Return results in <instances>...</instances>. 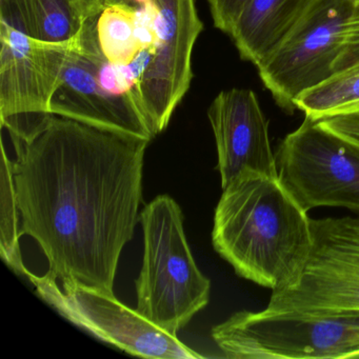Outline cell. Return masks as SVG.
<instances>
[{
  "label": "cell",
  "instance_id": "cell-1",
  "mask_svg": "<svg viewBox=\"0 0 359 359\" xmlns=\"http://www.w3.org/2000/svg\"><path fill=\"white\" fill-rule=\"evenodd\" d=\"M22 234L60 283L113 293L121 252L140 222L150 142L51 115L12 140Z\"/></svg>",
  "mask_w": 359,
  "mask_h": 359
},
{
  "label": "cell",
  "instance_id": "cell-2",
  "mask_svg": "<svg viewBox=\"0 0 359 359\" xmlns=\"http://www.w3.org/2000/svg\"><path fill=\"white\" fill-rule=\"evenodd\" d=\"M212 243L238 276L283 291L295 287L306 270L312 218L278 177L245 171L222 189Z\"/></svg>",
  "mask_w": 359,
  "mask_h": 359
},
{
  "label": "cell",
  "instance_id": "cell-3",
  "mask_svg": "<svg viewBox=\"0 0 359 359\" xmlns=\"http://www.w3.org/2000/svg\"><path fill=\"white\" fill-rule=\"evenodd\" d=\"M144 231L136 310L171 335L207 306L211 281L199 271L184 229V214L169 195H159L140 215Z\"/></svg>",
  "mask_w": 359,
  "mask_h": 359
},
{
  "label": "cell",
  "instance_id": "cell-4",
  "mask_svg": "<svg viewBox=\"0 0 359 359\" xmlns=\"http://www.w3.org/2000/svg\"><path fill=\"white\" fill-rule=\"evenodd\" d=\"M211 335L226 358H359V311H239Z\"/></svg>",
  "mask_w": 359,
  "mask_h": 359
},
{
  "label": "cell",
  "instance_id": "cell-5",
  "mask_svg": "<svg viewBox=\"0 0 359 359\" xmlns=\"http://www.w3.org/2000/svg\"><path fill=\"white\" fill-rule=\"evenodd\" d=\"M72 46L37 41L18 1L0 0V121L12 140L30 137L51 116L50 100Z\"/></svg>",
  "mask_w": 359,
  "mask_h": 359
},
{
  "label": "cell",
  "instance_id": "cell-6",
  "mask_svg": "<svg viewBox=\"0 0 359 359\" xmlns=\"http://www.w3.org/2000/svg\"><path fill=\"white\" fill-rule=\"evenodd\" d=\"M154 46L125 66L134 102L153 135L167 129L193 79L192 54L203 30L195 0H154Z\"/></svg>",
  "mask_w": 359,
  "mask_h": 359
},
{
  "label": "cell",
  "instance_id": "cell-7",
  "mask_svg": "<svg viewBox=\"0 0 359 359\" xmlns=\"http://www.w3.org/2000/svg\"><path fill=\"white\" fill-rule=\"evenodd\" d=\"M275 155L279 180L306 211L344 208L359 215V153L341 136L306 116Z\"/></svg>",
  "mask_w": 359,
  "mask_h": 359
},
{
  "label": "cell",
  "instance_id": "cell-8",
  "mask_svg": "<svg viewBox=\"0 0 359 359\" xmlns=\"http://www.w3.org/2000/svg\"><path fill=\"white\" fill-rule=\"evenodd\" d=\"M354 0H315L274 53L257 67L276 104L293 113L296 100L335 75Z\"/></svg>",
  "mask_w": 359,
  "mask_h": 359
},
{
  "label": "cell",
  "instance_id": "cell-9",
  "mask_svg": "<svg viewBox=\"0 0 359 359\" xmlns=\"http://www.w3.org/2000/svg\"><path fill=\"white\" fill-rule=\"evenodd\" d=\"M28 278L37 295L62 317L98 339L128 354L142 358L197 359L198 353L142 316L106 294L73 283H60L50 273Z\"/></svg>",
  "mask_w": 359,
  "mask_h": 359
},
{
  "label": "cell",
  "instance_id": "cell-10",
  "mask_svg": "<svg viewBox=\"0 0 359 359\" xmlns=\"http://www.w3.org/2000/svg\"><path fill=\"white\" fill-rule=\"evenodd\" d=\"M313 247L299 283L272 292L266 311H359V216L312 219Z\"/></svg>",
  "mask_w": 359,
  "mask_h": 359
},
{
  "label": "cell",
  "instance_id": "cell-11",
  "mask_svg": "<svg viewBox=\"0 0 359 359\" xmlns=\"http://www.w3.org/2000/svg\"><path fill=\"white\" fill-rule=\"evenodd\" d=\"M97 18L86 20L69 52L50 100V114L151 142L154 135L134 100L113 95L98 81V60L102 52L96 32Z\"/></svg>",
  "mask_w": 359,
  "mask_h": 359
},
{
  "label": "cell",
  "instance_id": "cell-12",
  "mask_svg": "<svg viewBox=\"0 0 359 359\" xmlns=\"http://www.w3.org/2000/svg\"><path fill=\"white\" fill-rule=\"evenodd\" d=\"M208 117L215 137L222 189L245 171L278 177L269 121L252 90L234 88L220 92Z\"/></svg>",
  "mask_w": 359,
  "mask_h": 359
},
{
  "label": "cell",
  "instance_id": "cell-13",
  "mask_svg": "<svg viewBox=\"0 0 359 359\" xmlns=\"http://www.w3.org/2000/svg\"><path fill=\"white\" fill-rule=\"evenodd\" d=\"M314 3L315 0H250L229 36L243 60L260 66Z\"/></svg>",
  "mask_w": 359,
  "mask_h": 359
},
{
  "label": "cell",
  "instance_id": "cell-14",
  "mask_svg": "<svg viewBox=\"0 0 359 359\" xmlns=\"http://www.w3.org/2000/svg\"><path fill=\"white\" fill-rule=\"evenodd\" d=\"M31 36L46 45L71 47L87 20L72 0H16Z\"/></svg>",
  "mask_w": 359,
  "mask_h": 359
},
{
  "label": "cell",
  "instance_id": "cell-15",
  "mask_svg": "<svg viewBox=\"0 0 359 359\" xmlns=\"http://www.w3.org/2000/svg\"><path fill=\"white\" fill-rule=\"evenodd\" d=\"M296 109L316 121L359 111V65L336 73L323 85L302 94L296 100Z\"/></svg>",
  "mask_w": 359,
  "mask_h": 359
},
{
  "label": "cell",
  "instance_id": "cell-16",
  "mask_svg": "<svg viewBox=\"0 0 359 359\" xmlns=\"http://www.w3.org/2000/svg\"><path fill=\"white\" fill-rule=\"evenodd\" d=\"M136 10L129 6H112L98 16L96 32L100 50L115 66L131 65L142 52Z\"/></svg>",
  "mask_w": 359,
  "mask_h": 359
},
{
  "label": "cell",
  "instance_id": "cell-17",
  "mask_svg": "<svg viewBox=\"0 0 359 359\" xmlns=\"http://www.w3.org/2000/svg\"><path fill=\"white\" fill-rule=\"evenodd\" d=\"M22 219L16 196L13 161L1 147V211H0V256L16 274L28 277L30 271L25 266L20 252Z\"/></svg>",
  "mask_w": 359,
  "mask_h": 359
},
{
  "label": "cell",
  "instance_id": "cell-18",
  "mask_svg": "<svg viewBox=\"0 0 359 359\" xmlns=\"http://www.w3.org/2000/svg\"><path fill=\"white\" fill-rule=\"evenodd\" d=\"M214 26L230 35L250 0H207Z\"/></svg>",
  "mask_w": 359,
  "mask_h": 359
},
{
  "label": "cell",
  "instance_id": "cell-19",
  "mask_svg": "<svg viewBox=\"0 0 359 359\" xmlns=\"http://www.w3.org/2000/svg\"><path fill=\"white\" fill-rule=\"evenodd\" d=\"M359 65V0H354L344 50L335 65V74Z\"/></svg>",
  "mask_w": 359,
  "mask_h": 359
},
{
  "label": "cell",
  "instance_id": "cell-20",
  "mask_svg": "<svg viewBox=\"0 0 359 359\" xmlns=\"http://www.w3.org/2000/svg\"><path fill=\"white\" fill-rule=\"evenodd\" d=\"M319 121L350 142L359 153V111L325 117Z\"/></svg>",
  "mask_w": 359,
  "mask_h": 359
},
{
  "label": "cell",
  "instance_id": "cell-21",
  "mask_svg": "<svg viewBox=\"0 0 359 359\" xmlns=\"http://www.w3.org/2000/svg\"><path fill=\"white\" fill-rule=\"evenodd\" d=\"M85 20L97 18L107 8L112 6L123 5L137 8L133 0H72Z\"/></svg>",
  "mask_w": 359,
  "mask_h": 359
}]
</instances>
